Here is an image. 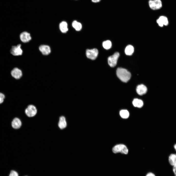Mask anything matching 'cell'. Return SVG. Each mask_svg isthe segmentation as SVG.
Wrapping results in <instances>:
<instances>
[{
	"mask_svg": "<svg viewBox=\"0 0 176 176\" xmlns=\"http://www.w3.org/2000/svg\"><path fill=\"white\" fill-rule=\"evenodd\" d=\"M116 74L119 78L124 82H127L131 77V74L129 71L124 68L121 67L117 69Z\"/></svg>",
	"mask_w": 176,
	"mask_h": 176,
	"instance_id": "1",
	"label": "cell"
},
{
	"mask_svg": "<svg viewBox=\"0 0 176 176\" xmlns=\"http://www.w3.org/2000/svg\"><path fill=\"white\" fill-rule=\"evenodd\" d=\"M113 152L115 154L121 153L124 154H127L128 150L126 146L123 144H117L114 146L112 149Z\"/></svg>",
	"mask_w": 176,
	"mask_h": 176,
	"instance_id": "2",
	"label": "cell"
},
{
	"mask_svg": "<svg viewBox=\"0 0 176 176\" xmlns=\"http://www.w3.org/2000/svg\"><path fill=\"white\" fill-rule=\"evenodd\" d=\"M149 5L150 8L153 10L160 9L162 6L161 0H150Z\"/></svg>",
	"mask_w": 176,
	"mask_h": 176,
	"instance_id": "3",
	"label": "cell"
},
{
	"mask_svg": "<svg viewBox=\"0 0 176 176\" xmlns=\"http://www.w3.org/2000/svg\"><path fill=\"white\" fill-rule=\"evenodd\" d=\"M119 56V53L116 52L108 58V63L111 67H113L116 66Z\"/></svg>",
	"mask_w": 176,
	"mask_h": 176,
	"instance_id": "4",
	"label": "cell"
},
{
	"mask_svg": "<svg viewBox=\"0 0 176 176\" xmlns=\"http://www.w3.org/2000/svg\"><path fill=\"white\" fill-rule=\"evenodd\" d=\"M37 111L36 108L33 105H28L25 110L26 114L29 117H32L35 116L36 114Z\"/></svg>",
	"mask_w": 176,
	"mask_h": 176,
	"instance_id": "5",
	"label": "cell"
},
{
	"mask_svg": "<svg viewBox=\"0 0 176 176\" xmlns=\"http://www.w3.org/2000/svg\"><path fill=\"white\" fill-rule=\"evenodd\" d=\"M98 54V51L96 48L92 49H87L86 51V55L88 58L94 60L96 58Z\"/></svg>",
	"mask_w": 176,
	"mask_h": 176,
	"instance_id": "6",
	"label": "cell"
},
{
	"mask_svg": "<svg viewBox=\"0 0 176 176\" xmlns=\"http://www.w3.org/2000/svg\"><path fill=\"white\" fill-rule=\"evenodd\" d=\"M21 45L19 44L17 46H13L11 50V53L14 56H18L21 55L22 51L21 48Z\"/></svg>",
	"mask_w": 176,
	"mask_h": 176,
	"instance_id": "7",
	"label": "cell"
},
{
	"mask_svg": "<svg viewBox=\"0 0 176 176\" xmlns=\"http://www.w3.org/2000/svg\"><path fill=\"white\" fill-rule=\"evenodd\" d=\"M11 74L12 76L16 79H20L22 75L21 70L16 67L14 68L12 70Z\"/></svg>",
	"mask_w": 176,
	"mask_h": 176,
	"instance_id": "8",
	"label": "cell"
},
{
	"mask_svg": "<svg viewBox=\"0 0 176 176\" xmlns=\"http://www.w3.org/2000/svg\"><path fill=\"white\" fill-rule=\"evenodd\" d=\"M20 38L21 40L24 43L29 42L31 39L30 33L26 32L21 33L20 35Z\"/></svg>",
	"mask_w": 176,
	"mask_h": 176,
	"instance_id": "9",
	"label": "cell"
},
{
	"mask_svg": "<svg viewBox=\"0 0 176 176\" xmlns=\"http://www.w3.org/2000/svg\"><path fill=\"white\" fill-rule=\"evenodd\" d=\"M157 23L160 27H162L164 25H167L168 23L167 18L165 16H160L156 21Z\"/></svg>",
	"mask_w": 176,
	"mask_h": 176,
	"instance_id": "10",
	"label": "cell"
},
{
	"mask_svg": "<svg viewBox=\"0 0 176 176\" xmlns=\"http://www.w3.org/2000/svg\"><path fill=\"white\" fill-rule=\"evenodd\" d=\"M39 50L43 54L47 55L51 52V50L50 47L45 45H42L40 46Z\"/></svg>",
	"mask_w": 176,
	"mask_h": 176,
	"instance_id": "11",
	"label": "cell"
},
{
	"mask_svg": "<svg viewBox=\"0 0 176 176\" xmlns=\"http://www.w3.org/2000/svg\"><path fill=\"white\" fill-rule=\"evenodd\" d=\"M136 91L137 93L139 95H142L146 93L147 89L145 86L142 84L137 86L136 88Z\"/></svg>",
	"mask_w": 176,
	"mask_h": 176,
	"instance_id": "12",
	"label": "cell"
},
{
	"mask_svg": "<svg viewBox=\"0 0 176 176\" xmlns=\"http://www.w3.org/2000/svg\"><path fill=\"white\" fill-rule=\"evenodd\" d=\"M11 125L13 128L17 129L21 127L22 125V122L19 119L17 118H15L12 121Z\"/></svg>",
	"mask_w": 176,
	"mask_h": 176,
	"instance_id": "13",
	"label": "cell"
},
{
	"mask_svg": "<svg viewBox=\"0 0 176 176\" xmlns=\"http://www.w3.org/2000/svg\"><path fill=\"white\" fill-rule=\"evenodd\" d=\"M170 164L173 167H176V153L170 154L168 158Z\"/></svg>",
	"mask_w": 176,
	"mask_h": 176,
	"instance_id": "14",
	"label": "cell"
},
{
	"mask_svg": "<svg viewBox=\"0 0 176 176\" xmlns=\"http://www.w3.org/2000/svg\"><path fill=\"white\" fill-rule=\"evenodd\" d=\"M59 128L61 129H63L66 126L67 123L65 117L63 116L60 117L58 124Z\"/></svg>",
	"mask_w": 176,
	"mask_h": 176,
	"instance_id": "15",
	"label": "cell"
},
{
	"mask_svg": "<svg viewBox=\"0 0 176 176\" xmlns=\"http://www.w3.org/2000/svg\"><path fill=\"white\" fill-rule=\"evenodd\" d=\"M59 27L61 31L63 33H66L68 30L67 24L65 21L61 22L59 24Z\"/></svg>",
	"mask_w": 176,
	"mask_h": 176,
	"instance_id": "16",
	"label": "cell"
},
{
	"mask_svg": "<svg viewBox=\"0 0 176 176\" xmlns=\"http://www.w3.org/2000/svg\"><path fill=\"white\" fill-rule=\"evenodd\" d=\"M132 104L135 107L141 108L143 105V102L141 100L138 99H134L133 101Z\"/></svg>",
	"mask_w": 176,
	"mask_h": 176,
	"instance_id": "17",
	"label": "cell"
},
{
	"mask_svg": "<svg viewBox=\"0 0 176 176\" xmlns=\"http://www.w3.org/2000/svg\"><path fill=\"white\" fill-rule=\"evenodd\" d=\"M134 51V48L132 46L129 45L126 47L125 52V54L128 55H131L133 53Z\"/></svg>",
	"mask_w": 176,
	"mask_h": 176,
	"instance_id": "18",
	"label": "cell"
},
{
	"mask_svg": "<svg viewBox=\"0 0 176 176\" xmlns=\"http://www.w3.org/2000/svg\"><path fill=\"white\" fill-rule=\"evenodd\" d=\"M120 115L122 118L124 119H127L129 116V113L127 110H122L120 111Z\"/></svg>",
	"mask_w": 176,
	"mask_h": 176,
	"instance_id": "19",
	"label": "cell"
},
{
	"mask_svg": "<svg viewBox=\"0 0 176 176\" xmlns=\"http://www.w3.org/2000/svg\"><path fill=\"white\" fill-rule=\"evenodd\" d=\"M72 26L77 31H80L82 27L81 24L76 20L74 21L73 22Z\"/></svg>",
	"mask_w": 176,
	"mask_h": 176,
	"instance_id": "20",
	"label": "cell"
},
{
	"mask_svg": "<svg viewBox=\"0 0 176 176\" xmlns=\"http://www.w3.org/2000/svg\"><path fill=\"white\" fill-rule=\"evenodd\" d=\"M102 45L105 49H110L111 47V43L110 41L109 40L105 41L103 42Z\"/></svg>",
	"mask_w": 176,
	"mask_h": 176,
	"instance_id": "21",
	"label": "cell"
},
{
	"mask_svg": "<svg viewBox=\"0 0 176 176\" xmlns=\"http://www.w3.org/2000/svg\"><path fill=\"white\" fill-rule=\"evenodd\" d=\"M9 176H18V173L14 170L11 171Z\"/></svg>",
	"mask_w": 176,
	"mask_h": 176,
	"instance_id": "22",
	"label": "cell"
},
{
	"mask_svg": "<svg viewBox=\"0 0 176 176\" xmlns=\"http://www.w3.org/2000/svg\"><path fill=\"white\" fill-rule=\"evenodd\" d=\"M5 98V96L2 93L0 92V104L2 103L3 102Z\"/></svg>",
	"mask_w": 176,
	"mask_h": 176,
	"instance_id": "23",
	"label": "cell"
},
{
	"mask_svg": "<svg viewBox=\"0 0 176 176\" xmlns=\"http://www.w3.org/2000/svg\"><path fill=\"white\" fill-rule=\"evenodd\" d=\"M146 176H155V175L153 173L150 172L147 174Z\"/></svg>",
	"mask_w": 176,
	"mask_h": 176,
	"instance_id": "24",
	"label": "cell"
},
{
	"mask_svg": "<svg viewBox=\"0 0 176 176\" xmlns=\"http://www.w3.org/2000/svg\"><path fill=\"white\" fill-rule=\"evenodd\" d=\"M173 170L175 176H176V167H173Z\"/></svg>",
	"mask_w": 176,
	"mask_h": 176,
	"instance_id": "25",
	"label": "cell"
},
{
	"mask_svg": "<svg viewBox=\"0 0 176 176\" xmlns=\"http://www.w3.org/2000/svg\"><path fill=\"white\" fill-rule=\"evenodd\" d=\"M101 0H92V2L94 3H97L99 2Z\"/></svg>",
	"mask_w": 176,
	"mask_h": 176,
	"instance_id": "26",
	"label": "cell"
},
{
	"mask_svg": "<svg viewBox=\"0 0 176 176\" xmlns=\"http://www.w3.org/2000/svg\"><path fill=\"white\" fill-rule=\"evenodd\" d=\"M174 148L176 151V143L174 144Z\"/></svg>",
	"mask_w": 176,
	"mask_h": 176,
	"instance_id": "27",
	"label": "cell"
}]
</instances>
